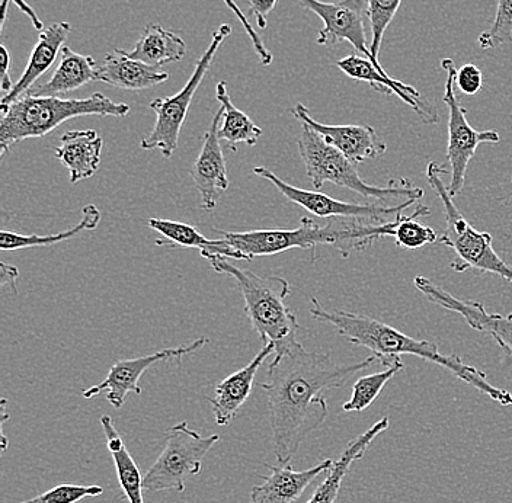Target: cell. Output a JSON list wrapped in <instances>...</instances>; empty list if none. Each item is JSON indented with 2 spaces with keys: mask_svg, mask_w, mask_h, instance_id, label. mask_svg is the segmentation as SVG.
Listing matches in <instances>:
<instances>
[{
  "mask_svg": "<svg viewBox=\"0 0 512 503\" xmlns=\"http://www.w3.org/2000/svg\"><path fill=\"white\" fill-rule=\"evenodd\" d=\"M374 361H379L376 355L338 364L331 354L307 351L297 339L275 349L261 389L268 400L278 464H290L303 441L325 424L329 409L323 393L344 386Z\"/></svg>",
  "mask_w": 512,
  "mask_h": 503,
  "instance_id": "6da1fadb",
  "label": "cell"
},
{
  "mask_svg": "<svg viewBox=\"0 0 512 503\" xmlns=\"http://www.w3.org/2000/svg\"><path fill=\"white\" fill-rule=\"evenodd\" d=\"M310 315L322 323H328L342 338L352 345L363 346L371 355H376L384 368L392 365L396 358L402 355H414L422 360L440 365L450 371L453 376L472 386L473 389L485 394L489 399L501 406H512V394L505 389H499L489 383L488 376L479 368L466 364L456 354H443L437 344L430 341L412 338L406 333L386 325L382 320L360 315V313L344 312V310H329L322 306L316 297L310 300Z\"/></svg>",
  "mask_w": 512,
  "mask_h": 503,
  "instance_id": "7a4b0ae2",
  "label": "cell"
},
{
  "mask_svg": "<svg viewBox=\"0 0 512 503\" xmlns=\"http://www.w3.org/2000/svg\"><path fill=\"white\" fill-rule=\"evenodd\" d=\"M405 214H399L395 220L379 223V221L360 219H332L326 226H320L309 217L300 220L297 229L249 230V232H226L213 229L214 233L223 237L227 245L251 262L256 256L277 255L302 249L316 251L318 246L331 245L344 258L352 252H366L376 240L382 237H393L396 226Z\"/></svg>",
  "mask_w": 512,
  "mask_h": 503,
  "instance_id": "3957f363",
  "label": "cell"
},
{
  "mask_svg": "<svg viewBox=\"0 0 512 503\" xmlns=\"http://www.w3.org/2000/svg\"><path fill=\"white\" fill-rule=\"evenodd\" d=\"M0 110V155L3 156L14 144L47 136L73 118L88 115L126 117L131 108L112 101L101 92L83 99L38 96L27 92Z\"/></svg>",
  "mask_w": 512,
  "mask_h": 503,
  "instance_id": "277c9868",
  "label": "cell"
},
{
  "mask_svg": "<svg viewBox=\"0 0 512 503\" xmlns=\"http://www.w3.org/2000/svg\"><path fill=\"white\" fill-rule=\"evenodd\" d=\"M208 262L217 274L226 275L238 284L245 301V315L264 346L274 344L277 349L296 339L299 322L286 304L291 293L286 278L262 277L251 269L230 264L226 258H210Z\"/></svg>",
  "mask_w": 512,
  "mask_h": 503,
  "instance_id": "5b68a950",
  "label": "cell"
},
{
  "mask_svg": "<svg viewBox=\"0 0 512 503\" xmlns=\"http://www.w3.org/2000/svg\"><path fill=\"white\" fill-rule=\"evenodd\" d=\"M450 175V169L443 163L431 162L427 166V181L432 191L437 194L444 208L446 232L438 237V243L447 246L456 258L450 267L454 272L478 271L480 274H491L512 284V268L498 252L495 251L488 232H479L469 223L448 192L444 176Z\"/></svg>",
  "mask_w": 512,
  "mask_h": 503,
  "instance_id": "8992f818",
  "label": "cell"
},
{
  "mask_svg": "<svg viewBox=\"0 0 512 503\" xmlns=\"http://www.w3.org/2000/svg\"><path fill=\"white\" fill-rule=\"evenodd\" d=\"M299 155L306 168L307 176L312 181L313 188L319 191L325 185L351 189L361 197L387 203L390 200H418L424 198V189L416 187L409 179H392L387 187H376L361 178L357 165L351 162L344 153L331 146L318 131L302 123V136L299 142Z\"/></svg>",
  "mask_w": 512,
  "mask_h": 503,
  "instance_id": "52a82bcc",
  "label": "cell"
},
{
  "mask_svg": "<svg viewBox=\"0 0 512 503\" xmlns=\"http://www.w3.org/2000/svg\"><path fill=\"white\" fill-rule=\"evenodd\" d=\"M219 441V435L203 437L185 421L171 426L166 431L162 454L143 477L144 490L152 493L162 490L184 492L188 480L201 473L204 458Z\"/></svg>",
  "mask_w": 512,
  "mask_h": 503,
  "instance_id": "ba28073f",
  "label": "cell"
},
{
  "mask_svg": "<svg viewBox=\"0 0 512 503\" xmlns=\"http://www.w3.org/2000/svg\"><path fill=\"white\" fill-rule=\"evenodd\" d=\"M230 32H232V27L229 24L220 25L219 30L214 32L213 40L207 47L206 53L198 60L190 80L178 94L150 102V110L156 112V123L153 130L143 137L140 149L159 150L163 158H172L175 150L178 149L179 136H181L182 127L187 120L192 98L200 88L201 82L206 78L217 51L222 47L223 41L229 37Z\"/></svg>",
  "mask_w": 512,
  "mask_h": 503,
  "instance_id": "9c48e42d",
  "label": "cell"
},
{
  "mask_svg": "<svg viewBox=\"0 0 512 503\" xmlns=\"http://www.w3.org/2000/svg\"><path fill=\"white\" fill-rule=\"evenodd\" d=\"M441 67L446 70V91L443 101L448 108V143L447 163L450 169V182L448 192L451 197L462 194L466 185V175L469 171L470 162L475 158L480 144L501 142L498 131H478L470 126L466 117V108L460 105L456 95L457 67L453 59H444Z\"/></svg>",
  "mask_w": 512,
  "mask_h": 503,
  "instance_id": "30bf717a",
  "label": "cell"
},
{
  "mask_svg": "<svg viewBox=\"0 0 512 503\" xmlns=\"http://www.w3.org/2000/svg\"><path fill=\"white\" fill-rule=\"evenodd\" d=\"M254 173L259 178L267 179L288 201L300 205L313 216L322 217V219H360L386 223V221L395 220L406 208L418 203V200L402 201L399 205L347 203V201L335 200L316 189L307 191V189L293 187L264 166L255 168Z\"/></svg>",
  "mask_w": 512,
  "mask_h": 503,
  "instance_id": "8fae6325",
  "label": "cell"
},
{
  "mask_svg": "<svg viewBox=\"0 0 512 503\" xmlns=\"http://www.w3.org/2000/svg\"><path fill=\"white\" fill-rule=\"evenodd\" d=\"M297 2L306 11L318 15L325 25L316 38L318 46L329 47L350 43L358 54H363L380 72L387 73L380 64V60L374 59L367 43L364 22L368 19V0H339L334 3L322 2V0H297Z\"/></svg>",
  "mask_w": 512,
  "mask_h": 503,
  "instance_id": "7c38bea8",
  "label": "cell"
},
{
  "mask_svg": "<svg viewBox=\"0 0 512 503\" xmlns=\"http://www.w3.org/2000/svg\"><path fill=\"white\" fill-rule=\"evenodd\" d=\"M208 342H210V339L203 336V338L195 339L191 344L178 346V348L162 349V351L144 355V357L117 361L110 368L108 376L96 386L83 390L82 396L85 399H92V397L105 394L112 408L121 409L126 403L128 394L136 393L137 396L142 394L139 380L149 368L159 364V362L182 360L187 355L194 354L198 349L204 348Z\"/></svg>",
  "mask_w": 512,
  "mask_h": 503,
  "instance_id": "4fadbf2b",
  "label": "cell"
},
{
  "mask_svg": "<svg viewBox=\"0 0 512 503\" xmlns=\"http://www.w3.org/2000/svg\"><path fill=\"white\" fill-rule=\"evenodd\" d=\"M414 284L416 290L424 294L431 303L462 316L473 331L491 336L499 348L512 358V313L504 316L488 312L485 304L480 301L459 299L422 275L415 277Z\"/></svg>",
  "mask_w": 512,
  "mask_h": 503,
  "instance_id": "5bb4252c",
  "label": "cell"
},
{
  "mask_svg": "<svg viewBox=\"0 0 512 503\" xmlns=\"http://www.w3.org/2000/svg\"><path fill=\"white\" fill-rule=\"evenodd\" d=\"M223 112L219 110L211 121L210 128L204 134L200 155L192 165L190 175L198 194L201 195L203 210L211 211L219 203L220 192L229 188L226 160H224L219 127Z\"/></svg>",
  "mask_w": 512,
  "mask_h": 503,
  "instance_id": "9a60e30c",
  "label": "cell"
},
{
  "mask_svg": "<svg viewBox=\"0 0 512 503\" xmlns=\"http://www.w3.org/2000/svg\"><path fill=\"white\" fill-rule=\"evenodd\" d=\"M336 66L348 78L366 82L373 91L379 92V94L399 96L406 105H409L415 111L422 123L437 124L440 121L437 108L431 105L430 102L424 101L418 89H415L414 86L405 85V83L392 78L387 73L380 72L366 57L350 54V56L338 60Z\"/></svg>",
  "mask_w": 512,
  "mask_h": 503,
  "instance_id": "2e32d148",
  "label": "cell"
},
{
  "mask_svg": "<svg viewBox=\"0 0 512 503\" xmlns=\"http://www.w3.org/2000/svg\"><path fill=\"white\" fill-rule=\"evenodd\" d=\"M294 118L318 131L320 136L339 152L344 153L355 165L364 160L377 159L386 153L387 146L379 139L371 126H331L310 117L309 110L302 104L293 108Z\"/></svg>",
  "mask_w": 512,
  "mask_h": 503,
  "instance_id": "e0dca14e",
  "label": "cell"
},
{
  "mask_svg": "<svg viewBox=\"0 0 512 503\" xmlns=\"http://www.w3.org/2000/svg\"><path fill=\"white\" fill-rule=\"evenodd\" d=\"M334 466V460L326 458L310 469L297 472L290 464L268 466L270 474L261 476L264 483L255 486L249 503H294L302 498L304 490L309 488L320 474L328 473Z\"/></svg>",
  "mask_w": 512,
  "mask_h": 503,
  "instance_id": "ac0fdd59",
  "label": "cell"
},
{
  "mask_svg": "<svg viewBox=\"0 0 512 503\" xmlns=\"http://www.w3.org/2000/svg\"><path fill=\"white\" fill-rule=\"evenodd\" d=\"M274 352V344L265 345L246 367L240 368L217 384L214 396L208 397L217 425L227 426L239 415L240 409L248 402L254 389L256 373Z\"/></svg>",
  "mask_w": 512,
  "mask_h": 503,
  "instance_id": "d6986e66",
  "label": "cell"
},
{
  "mask_svg": "<svg viewBox=\"0 0 512 503\" xmlns=\"http://www.w3.org/2000/svg\"><path fill=\"white\" fill-rule=\"evenodd\" d=\"M70 31H72V25L67 21H62L54 22V24H51L50 27L41 32L38 43L32 48L27 69L22 73L18 82L15 83L12 91L3 96L0 107H6V105L18 99L19 96L30 91L35 80L40 79L56 62L57 57H59V51H62L63 43H66Z\"/></svg>",
  "mask_w": 512,
  "mask_h": 503,
  "instance_id": "ffe728a7",
  "label": "cell"
},
{
  "mask_svg": "<svg viewBox=\"0 0 512 503\" xmlns=\"http://www.w3.org/2000/svg\"><path fill=\"white\" fill-rule=\"evenodd\" d=\"M102 147L104 140L95 130L67 131L54 153L69 171L70 182L78 184L98 172Z\"/></svg>",
  "mask_w": 512,
  "mask_h": 503,
  "instance_id": "44dd1931",
  "label": "cell"
},
{
  "mask_svg": "<svg viewBox=\"0 0 512 503\" xmlns=\"http://www.w3.org/2000/svg\"><path fill=\"white\" fill-rule=\"evenodd\" d=\"M146 224L162 236V239L156 240L158 246H166V248L181 246V248L198 249L206 259L226 258L233 259V261H245V258L239 252H236L232 246L227 245L223 237L216 240L208 239L191 224L156 219V217L147 220Z\"/></svg>",
  "mask_w": 512,
  "mask_h": 503,
  "instance_id": "7402d4cb",
  "label": "cell"
},
{
  "mask_svg": "<svg viewBox=\"0 0 512 503\" xmlns=\"http://www.w3.org/2000/svg\"><path fill=\"white\" fill-rule=\"evenodd\" d=\"M169 75L156 67L130 59L123 50H115L105 56L102 66L96 69V80L126 89V91H143L166 82Z\"/></svg>",
  "mask_w": 512,
  "mask_h": 503,
  "instance_id": "603a6c76",
  "label": "cell"
},
{
  "mask_svg": "<svg viewBox=\"0 0 512 503\" xmlns=\"http://www.w3.org/2000/svg\"><path fill=\"white\" fill-rule=\"evenodd\" d=\"M389 425L390 419L384 416L371 428H368L366 432L348 442L347 447L342 451L341 457L334 461V466L328 470L326 479L315 490L312 498L307 503H335L339 490H341L342 482H344L345 476L350 472L352 464L363 458L371 442L376 440L384 431H387Z\"/></svg>",
  "mask_w": 512,
  "mask_h": 503,
  "instance_id": "cb8c5ba5",
  "label": "cell"
},
{
  "mask_svg": "<svg viewBox=\"0 0 512 503\" xmlns=\"http://www.w3.org/2000/svg\"><path fill=\"white\" fill-rule=\"evenodd\" d=\"M96 62L94 57L83 56L72 48L63 47L60 51V63L48 82L30 89V94L38 96H59L76 91L96 80Z\"/></svg>",
  "mask_w": 512,
  "mask_h": 503,
  "instance_id": "d4e9b609",
  "label": "cell"
},
{
  "mask_svg": "<svg viewBox=\"0 0 512 503\" xmlns=\"http://www.w3.org/2000/svg\"><path fill=\"white\" fill-rule=\"evenodd\" d=\"M185 53L187 44L181 35L156 24L147 25L136 47L131 51H124L130 59L139 60L156 69L166 63L179 62L184 59Z\"/></svg>",
  "mask_w": 512,
  "mask_h": 503,
  "instance_id": "484cf974",
  "label": "cell"
},
{
  "mask_svg": "<svg viewBox=\"0 0 512 503\" xmlns=\"http://www.w3.org/2000/svg\"><path fill=\"white\" fill-rule=\"evenodd\" d=\"M101 425L124 495L130 503H144L142 473H140L134 458L128 453L120 432L115 428L114 421L110 416L104 415L101 416Z\"/></svg>",
  "mask_w": 512,
  "mask_h": 503,
  "instance_id": "4316f807",
  "label": "cell"
},
{
  "mask_svg": "<svg viewBox=\"0 0 512 503\" xmlns=\"http://www.w3.org/2000/svg\"><path fill=\"white\" fill-rule=\"evenodd\" d=\"M216 99L219 101L220 110L223 112L222 123L219 127L220 140L227 143L232 152L238 150L239 144L252 147L258 143L262 136V128L256 126L254 121L240 111L232 102L227 92L226 82L217 83Z\"/></svg>",
  "mask_w": 512,
  "mask_h": 503,
  "instance_id": "83f0119b",
  "label": "cell"
},
{
  "mask_svg": "<svg viewBox=\"0 0 512 503\" xmlns=\"http://www.w3.org/2000/svg\"><path fill=\"white\" fill-rule=\"evenodd\" d=\"M102 214L94 204L85 205L82 210V219L76 226L56 233V235H18V233L6 232L0 233V249L3 252H15L19 249L46 248V246L56 245V243L66 242L72 237L78 236L85 230H95L101 223Z\"/></svg>",
  "mask_w": 512,
  "mask_h": 503,
  "instance_id": "f1b7e54d",
  "label": "cell"
},
{
  "mask_svg": "<svg viewBox=\"0 0 512 503\" xmlns=\"http://www.w3.org/2000/svg\"><path fill=\"white\" fill-rule=\"evenodd\" d=\"M403 368H405V364H403L402 358L399 357L383 371L358 378L352 386L351 399L347 400L342 406L344 412H363V410L370 408L374 400L383 392L384 386Z\"/></svg>",
  "mask_w": 512,
  "mask_h": 503,
  "instance_id": "f546056e",
  "label": "cell"
},
{
  "mask_svg": "<svg viewBox=\"0 0 512 503\" xmlns=\"http://www.w3.org/2000/svg\"><path fill=\"white\" fill-rule=\"evenodd\" d=\"M431 210L428 205L418 204L411 216H403L402 221L396 226L393 239L396 246L409 251L424 248L438 242V235L432 227L419 223V217L430 216Z\"/></svg>",
  "mask_w": 512,
  "mask_h": 503,
  "instance_id": "4dcf8cb0",
  "label": "cell"
},
{
  "mask_svg": "<svg viewBox=\"0 0 512 503\" xmlns=\"http://www.w3.org/2000/svg\"><path fill=\"white\" fill-rule=\"evenodd\" d=\"M402 0H368V21L371 27L370 50L374 59L379 60L384 32L398 14Z\"/></svg>",
  "mask_w": 512,
  "mask_h": 503,
  "instance_id": "1f68e13d",
  "label": "cell"
},
{
  "mask_svg": "<svg viewBox=\"0 0 512 503\" xmlns=\"http://www.w3.org/2000/svg\"><path fill=\"white\" fill-rule=\"evenodd\" d=\"M478 43L482 50L512 43V0H498L494 24L480 34Z\"/></svg>",
  "mask_w": 512,
  "mask_h": 503,
  "instance_id": "d6a6232c",
  "label": "cell"
},
{
  "mask_svg": "<svg viewBox=\"0 0 512 503\" xmlns=\"http://www.w3.org/2000/svg\"><path fill=\"white\" fill-rule=\"evenodd\" d=\"M102 493H104V489L101 486L62 483L43 495L35 496V498L21 503H79L86 498H98Z\"/></svg>",
  "mask_w": 512,
  "mask_h": 503,
  "instance_id": "836d02e7",
  "label": "cell"
},
{
  "mask_svg": "<svg viewBox=\"0 0 512 503\" xmlns=\"http://www.w3.org/2000/svg\"><path fill=\"white\" fill-rule=\"evenodd\" d=\"M224 3H226L227 8H229L233 14L238 16L240 24L245 28L246 34L249 35V38H251L252 46H254L256 54H258L259 59H261V63L264 64V66H270L272 60H274L271 51L264 46L261 38H259L258 32L255 31L254 25H252L251 22H249V19L246 18L245 14H243L238 3H236L235 0H224Z\"/></svg>",
  "mask_w": 512,
  "mask_h": 503,
  "instance_id": "e575fe53",
  "label": "cell"
},
{
  "mask_svg": "<svg viewBox=\"0 0 512 503\" xmlns=\"http://www.w3.org/2000/svg\"><path fill=\"white\" fill-rule=\"evenodd\" d=\"M456 86L464 95H476L483 89V75L476 64H464L457 70Z\"/></svg>",
  "mask_w": 512,
  "mask_h": 503,
  "instance_id": "d590c367",
  "label": "cell"
},
{
  "mask_svg": "<svg viewBox=\"0 0 512 503\" xmlns=\"http://www.w3.org/2000/svg\"><path fill=\"white\" fill-rule=\"evenodd\" d=\"M277 0H251L249 3V12L256 19V25L261 30H265L268 25V16H270L272 9L275 8Z\"/></svg>",
  "mask_w": 512,
  "mask_h": 503,
  "instance_id": "8d00e7d4",
  "label": "cell"
},
{
  "mask_svg": "<svg viewBox=\"0 0 512 503\" xmlns=\"http://www.w3.org/2000/svg\"><path fill=\"white\" fill-rule=\"evenodd\" d=\"M12 59L9 51L6 50L5 46L0 47V64H2V82H0V88L5 94H9L14 88L11 76H9V67H11Z\"/></svg>",
  "mask_w": 512,
  "mask_h": 503,
  "instance_id": "74e56055",
  "label": "cell"
},
{
  "mask_svg": "<svg viewBox=\"0 0 512 503\" xmlns=\"http://www.w3.org/2000/svg\"><path fill=\"white\" fill-rule=\"evenodd\" d=\"M18 277V268L5 264V262H0V285H2V287L9 285L11 290L16 293V280H18Z\"/></svg>",
  "mask_w": 512,
  "mask_h": 503,
  "instance_id": "f35d334b",
  "label": "cell"
},
{
  "mask_svg": "<svg viewBox=\"0 0 512 503\" xmlns=\"http://www.w3.org/2000/svg\"><path fill=\"white\" fill-rule=\"evenodd\" d=\"M14 2L16 3V6H18V8L21 9V11L24 12V14L28 16V18L31 19L32 25H34L35 30H46V28H44L43 21H41V19L38 18V15L35 14L34 9H32L31 6L28 5L27 2H25V0H14Z\"/></svg>",
  "mask_w": 512,
  "mask_h": 503,
  "instance_id": "ab89813d",
  "label": "cell"
},
{
  "mask_svg": "<svg viewBox=\"0 0 512 503\" xmlns=\"http://www.w3.org/2000/svg\"><path fill=\"white\" fill-rule=\"evenodd\" d=\"M6 400H2V421H0V448L2 451H5L8 448V438H6L5 431V422L8 421L9 415L6 413Z\"/></svg>",
  "mask_w": 512,
  "mask_h": 503,
  "instance_id": "60d3db41",
  "label": "cell"
},
{
  "mask_svg": "<svg viewBox=\"0 0 512 503\" xmlns=\"http://www.w3.org/2000/svg\"><path fill=\"white\" fill-rule=\"evenodd\" d=\"M512 182V181H511Z\"/></svg>",
  "mask_w": 512,
  "mask_h": 503,
  "instance_id": "b9f144b4",
  "label": "cell"
}]
</instances>
